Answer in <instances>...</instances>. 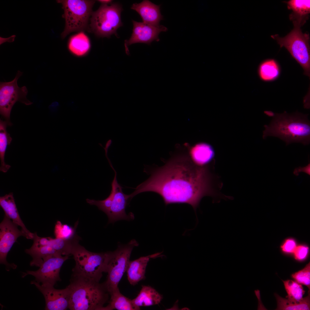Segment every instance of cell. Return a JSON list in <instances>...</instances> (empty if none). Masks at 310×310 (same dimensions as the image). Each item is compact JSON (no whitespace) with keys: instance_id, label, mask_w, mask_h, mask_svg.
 <instances>
[{"instance_id":"obj_1","label":"cell","mask_w":310,"mask_h":310,"mask_svg":"<svg viewBox=\"0 0 310 310\" xmlns=\"http://www.w3.org/2000/svg\"><path fill=\"white\" fill-rule=\"evenodd\" d=\"M148 179L138 185L131 194L133 197L144 192L159 194L166 205L185 203L196 210L206 196L224 198L215 190L214 177L206 166H199L189 157L176 156L164 166L151 170Z\"/></svg>"},{"instance_id":"obj_2","label":"cell","mask_w":310,"mask_h":310,"mask_svg":"<svg viewBox=\"0 0 310 310\" xmlns=\"http://www.w3.org/2000/svg\"><path fill=\"white\" fill-rule=\"evenodd\" d=\"M308 114L299 112L289 114L284 111L274 113L270 123L264 125L263 138L274 136L284 141L286 145L299 143L304 145L310 142V123Z\"/></svg>"},{"instance_id":"obj_3","label":"cell","mask_w":310,"mask_h":310,"mask_svg":"<svg viewBox=\"0 0 310 310\" xmlns=\"http://www.w3.org/2000/svg\"><path fill=\"white\" fill-rule=\"evenodd\" d=\"M70 292L71 310H102L109 293L104 282L73 273L67 286Z\"/></svg>"},{"instance_id":"obj_4","label":"cell","mask_w":310,"mask_h":310,"mask_svg":"<svg viewBox=\"0 0 310 310\" xmlns=\"http://www.w3.org/2000/svg\"><path fill=\"white\" fill-rule=\"evenodd\" d=\"M293 23V29L284 37H280L277 34L271 37L276 40L281 48L284 47L287 50L303 68L304 74L310 78L309 34L302 32L300 24L294 22Z\"/></svg>"},{"instance_id":"obj_5","label":"cell","mask_w":310,"mask_h":310,"mask_svg":"<svg viewBox=\"0 0 310 310\" xmlns=\"http://www.w3.org/2000/svg\"><path fill=\"white\" fill-rule=\"evenodd\" d=\"M64 11L63 17L65 20V26L61 34L64 39L69 33L74 32H84L89 28V18L92 13L94 0H58Z\"/></svg>"},{"instance_id":"obj_6","label":"cell","mask_w":310,"mask_h":310,"mask_svg":"<svg viewBox=\"0 0 310 310\" xmlns=\"http://www.w3.org/2000/svg\"><path fill=\"white\" fill-rule=\"evenodd\" d=\"M75 262L73 273L80 274L99 282L102 273L106 272L108 251L99 253L90 252L79 244L72 253Z\"/></svg>"},{"instance_id":"obj_7","label":"cell","mask_w":310,"mask_h":310,"mask_svg":"<svg viewBox=\"0 0 310 310\" xmlns=\"http://www.w3.org/2000/svg\"><path fill=\"white\" fill-rule=\"evenodd\" d=\"M122 10L121 5L118 3L110 5L101 4L97 10L92 13L90 30L100 37H109L113 34L117 37V30L123 25L121 17Z\"/></svg>"},{"instance_id":"obj_8","label":"cell","mask_w":310,"mask_h":310,"mask_svg":"<svg viewBox=\"0 0 310 310\" xmlns=\"http://www.w3.org/2000/svg\"><path fill=\"white\" fill-rule=\"evenodd\" d=\"M139 244L133 239L127 244L119 245L114 251H108V260L106 273L107 279L104 282L109 293L118 287V284L126 271L130 261L132 251Z\"/></svg>"},{"instance_id":"obj_9","label":"cell","mask_w":310,"mask_h":310,"mask_svg":"<svg viewBox=\"0 0 310 310\" xmlns=\"http://www.w3.org/2000/svg\"><path fill=\"white\" fill-rule=\"evenodd\" d=\"M22 74V72L18 70L12 80L0 83V113L9 126L12 125L10 120L11 111L17 102L26 105L33 103L26 98L28 92L26 87L24 86L20 87L18 86L17 81Z\"/></svg>"},{"instance_id":"obj_10","label":"cell","mask_w":310,"mask_h":310,"mask_svg":"<svg viewBox=\"0 0 310 310\" xmlns=\"http://www.w3.org/2000/svg\"><path fill=\"white\" fill-rule=\"evenodd\" d=\"M69 256L56 255L46 256L43 259L39 268L36 271L27 270L22 272V277L28 275L35 278L38 283L44 286H53L58 281H61L59 273L64 262Z\"/></svg>"},{"instance_id":"obj_11","label":"cell","mask_w":310,"mask_h":310,"mask_svg":"<svg viewBox=\"0 0 310 310\" xmlns=\"http://www.w3.org/2000/svg\"><path fill=\"white\" fill-rule=\"evenodd\" d=\"M18 226L5 214L0 224V263L5 265L8 271L11 269H16L17 266L7 262V255L17 239L21 236L24 237Z\"/></svg>"},{"instance_id":"obj_12","label":"cell","mask_w":310,"mask_h":310,"mask_svg":"<svg viewBox=\"0 0 310 310\" xmlns=\"http://www.w3.org/2000/svg\"><path fill=\"white\" fill-rule=\"evenodd\" d=\"M115 176L111 183V191L114 193L111 207L106 214L109 223H114L121 220L129 221L134 218V214L130 212L126 214L125 209L128 201L131 200L129 195L124 194L121 186L118 183L117 178V173L114 171Z\"/></svg>"},{"instance_id":"obj_13","label":"cell","mask_w":310,"mask_h":310,"mask_svg":"<svg viewBox=\"0 0 310 310\" xmlns=\"http://www.w3.org/2000/svg\"><path fill=\"white\" fill-rule=\"evenodd\" d=\"M132 22L133 26L131 36L124 41L125 51L127 55L129 54L128 46L130 45L136 43L149 45L153 41H158L160 33L167 30V28L163 25L154 26L134 20L132 21Z\"/></svg>"},{"instance_id":"obj_14","label":"cell","mask_w":310,"mask_h":310,"mask_svg":"<svg viewBox=\"0 0 310 310\" xmlns=\"http://www.w3.org/2000/svg\"><path fill=\"white\" fill-rule=\"evenodd\" d=\"M34 285L43 295L45 300L46 310H65L69 308L70 292L67 286L62 289H55L53 286H44L35 280L30 282Z\"/></svg>"},{"instance_id":"obj_15","label":"cell","mask_w":310,"mask_h":310,"mask_svg":"<svg viewBox=\"0 0 310 310\" xmlns=\"http://www.w3.org/2000/svg\"><path fill=\"white\" fill-rule=\"evenodd\" d=\"M160 7V5H156L149 0H144L139 3L133 4L131 8L138 13L144 23L158 26L160 21L163 19Z\"/></svg>"},{"instance_id":"obj_16","label":"cell","mask_w":310,"mask_h":310,"mask_svg":"<svg viewBox=\"0 0 310 310\" xmlns=\"http://www.w3.org/2000/svg\"><path fill=\"white\" fill-rule=\"evenodd\" d=\"M0 206L4 211L5 214L14 223L21 227V230L24 235V237L28 239H33L34 233L31 232L27 228L21 220L12 193L0 197Z\"/></svg>"},{"instance_id":"obj_17","label":"cell","mask_w":310,"mask_h":310,"mask_svg":"<svg viewBox=\"0 0 310 310\" xmlns=\"http://www.w3.org/2000/svg\"><path fill=\"white\" fill-rule=\"evenodd\" d=\"M160 253L141 257L130 261L126 270L127 279L129 283L134 286L145 278L146 270L150 259L158 257Z\"/></svg>"},{"instance_id":"obj_18","label":"cell","mask_w":310,"mask_h":310,"mask_svg":"<svg viewBox=\"0 0 310 310\" xmlns=\"http://www.w3.org/2000/svg\"><path fill=\"white\" fill-rule=\"evenodd\" d=\"M189 153L193 162L200 166L206 165L212 161L215 155L213 148L206 143L195 145L190 149Z\"/></svg>"},{"instance_id":"obj_19","label":"cell","mask_w":310,"mask_h":310,"mask_svg":"<svg viewBox=\"0 0 310 310\" xmlns=\"http://www.w3.org/2000/svg\"><path fill=\"white\" fill-rule=\"evenodd\" d=\"M163 297L154 288L149 286H142L137 296L132 300L137 308L140 309L141 307H147L159 303Z\"/></svg>"},{"instance_id":"obj_20","label":"cell","mask_w":310,"mask_h":310,"mask_svg":"<svg viewBox=\"0 0 310 310\" xmlns=\"http://www.w3.org/2000/svg\"><path fill=\"white\" fill-rule=\"evenodd\" d=\"M288 8L292 10L289 15L290 19L303 25L310 12V1L309 0H291L286 2Z\"/></svg>"},{"instance_id":"obj_21","label":"cell","mask_w":310,"mask_h":310,"mask_svg":"<svg viewBox=\"0 0 310 310\" xmlns=\"http://www.w3.org/2000/svg\"><path fill=\"white\" fill-rule=\"evenodd\" d=\"M110 299L109 304L102 310H139L133 304L132 300L125 297L120 292L118 287L109 293Z\"/></svg>"},{"instance_id":"obj_22","label":"cell","mask_w":310,"mask_h":310,"mask_svg":"<svg viewBox=\"0 0 310 310\" xmlns=\"http://www.w3.org/2000/svg\"><path fill=\"white\" fill-rule=\"evenodd\" d=\"M67 46L69 50L72 54L78 56H82L88 52L90 43L87 36L84 32H80L69 38Z\"/></svg>"},{"instance_id":"obj_23","label":"cell","mask_w":310,"mask_h":310,"mask_svg":"<svg viewBox=\"0 0 310 310\" xmlns=\"http://www.w3.org/2000/svg\"><path fill=\"white\" fill-rule=\"evenodd\" d=\"M278 64L274 59H268L262 62L259 65L258 73L260 79L265 82H271L277 80L281 73Z\"/></svg>"},{"instance_id":"obj_24","label":"cell","mask_w":310,"mask_h":310,"mask_svg":"<svg viewBox=\"0 0 310 310\" xmlns=\"http://www.w3.org/2000/svg\"><path fill=\"white\" fill-rule=\"evenodd\" d=\"M8 126L5 121L0 120V159L1 165L0 170L6 173L11 166L6 164L5 161V156L7 146L11 143L12 138L7 132L6 128Z\"/></svg>"},{"instance_id":"obj_25","label":"cell","mask_w":310,"mask_h":310,"mask_svg":"<svg viewBox=\"0 0 310 310\" xmlns=\"http://www.w3.org/2000/svg\"><path fill=\"white\" fill-rule=\"evenodd\" d=\"M310 291L308 295L299 302L288 301L287 299L276 295L277 302V310H308L310 309Z\"/></svg>"},{"instance_id":"obj_26","label":"cell","mask_w":310,"mask_h":310,"mask_svg":"<svg viewBox=\"0 0 310 310\" xmlns=\"http://www.w3.org/2000/svg\"><path fill=\"white\" fill-rule=\"evenodd\" d=\"M283 282L288 294L286 297L288 301L299 302L302 300L305 291L301 284L291 280H283Z\"/></svg>"},{"instance_id":"obj_27","label":"cell","mask_w":310,"mask_h":310,"mask_svg":"<svg viewBox=\"0 0 310 310\" xmlns=\"http://www.w3.org/2000/svg\"><path fill=\"white\" fill-rule=\"evenodd\" d=\"M78 224V222H77L75 223V226L73 227L68 224H62L60 221H57L54 229L55 238L66 240L73 239L76 235L75 230Z\"/></svg>"},{"instance_id":"obj_28","label":"cell","mask_w":310,"mask_h":310,"mask_svg":"<svg viewBox=\"0 0 310 310\" xmlns=\"http://www.w3.org/2000/svg\"><path fill=\"white\" fill-rule=\"evenodd\" d=\"M296 282L307 286L310 289V264L309 262L302 270L292 275Z\"/></svg>"},{"instance_id":"obj_29","label":"cell","mask_w":310,"mask_h":310,"mask_svg":"<svg viewBox=\"0 0 310 310\" xmlns=\"http://www.w3.org/2000/svg\"><path fill=\"white\" fill-rule=\"evenodd\" d=\"M308 251V248L306 246L300 245L297 247L294 252L295 259L299 260L304 259L306 257Z\"/></svg>"},{"instance_id":"obj_30","label":"cell","mask_w":310,"mask_h":310,"mask_svg":"<svg viewBox=\"0 0 310 310\" xmlns=\"http://www.w3.org/2000/svg\"><path fill=\"white\" fill-rule=\"evenodd\" d=\"M296 247L295 241L292 239H290L286 240L281 247L284 252L292 253H294Z\"/></svg>"},{"instance_id":"obj_31","label":"cell","mask_w":310,"mask_h":310,"mask_svg":"<svg viewBox=\"0 0 310 310\" xmlns=\"http://www.w3.org/2000/svg\"><path fill=\"white\" fill-rule=\"evenodd\" d=\"M309 164L304 167H299L295 168L293 171V174L296 176H298L301 172L305 173L308 175H310V163L309 160Z\"/></svg>"},{"instance_id":"obj_32","label":"cell","mask_w":310,"mask_h":310,"mask_svg":"<svg viewBox=\"0 0 310 310\" xmlns=\"http://www.w3.org/2000/svg\"><path fill=\"white\" fill-rule=\"evenodd\" d=\"M98 2L101 3V4L108 5L111 3L113 1L111 0H98Z\"/></svg>"},{"instance_id":"obj_33","label":"cell","mask_w":310,"mask_h":310,"mask_svg":"<svg viewBox=\"0 0 310 310\" xmlns=\"http://www.w3.org/2000/svg\"><path fill=\"white\" fill-rule=\"evenodd\" d=\"M265 113L270 117H272L274 115V113L271 111H266Z\"/></svg>"}]
</instances>
